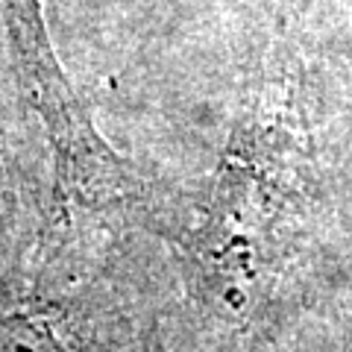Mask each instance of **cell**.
Returning <instances> with one entry per match:
<instances>
[{
	"label": "cell",
	"mask_w": 352,
	"mask_h": 352,
	"mask_svg": "<svg viewBox=\"0 0 352 352\" xmlns=\"http://www.w3.org/2000/svg\"><path fill=\"white\" fill-rule=\"evenodd\" d=\"M0 9L21 80L47 132L59 188L85 206L120 200L132 185L129 170L97 132L71 80L65 76L41 12V0H0Z\"/></svg>",
	"instance_id": "7a4b0ae2"
},
{
	"label": "cell",
	"mask_w": 352,
	"mask_h": 352,
	"mask_svg": "<svg viewBox=\"0 0 352 352\" xmlns=\"http://www.w3.org/2000/svg\"><path fill=\"white\" fill-rule=\"evenodd\" d=\"M300 185L302 118L291 85L273 80L229 132L191 241L203 282L229 311L250 302Z\"/></svg>",
	"instance_id": "6da1fadb"
}]
</instances>
